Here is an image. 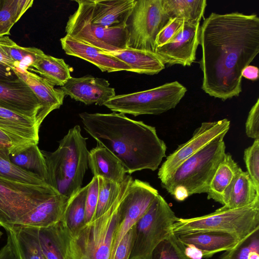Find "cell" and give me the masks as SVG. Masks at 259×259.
I'll use <instances>...</instances> for the list:
<instances>
[{"label": "cell", "instance_id": "6da1fadb", "mask_svg": "<svg viewBox=\"0 0 259 259\" xmlns=\"http://www.w3.org/2000/svg\"><path fill=\"white\" fill-rule=\"evenodd\" d=\"M202 89L223 101L242 92V70L259 53V18L211 13L199 29Z\"/></svg>", "mask_w": 259, "mask_h": 259}, {"label": "cell", "instance_id": "7a4b0ae2", "mask_svg": "<svg viewBox=\"0 0 259 259\" xmlns=\"http://www.w3.org/2000/svg\"><path fill=\"white\" fill-rule=\"evenodd\" d=\"M79 115L87 132L119 159L126 173L154 171L166 157V146L154 126L115 112Z\"/></svg>", "mask_w": 259, "mask_h": 259}, {"label": "cell", "instance_id": "3957f363", "mask_svg": "<svg viewBox=\"0 0 259 259\" xmlns=\"http://www.w3.org/2000/svg\"><path fill=\"white\" fill-rule=\"evenodd\" d=\"M133 180L131 176L126 175L114 202L104 213L85 224L76 235H70L61 222L56 224L66 259H110L119 206Z\"/></svg>", "mask_w": 259, "mask_h": 259}, {"label": "cell", "instance_id": "277c9868", "mask_svg": "<svg viewBox=\"0 0 259 259\" xmlns=\"http://www.w3.org/2000/svg\"><path fill=\"white\" fill-rule=\"evenodd\" d=\"M87 139L76 125L59 142L56 150L42 151L48 174L47 183L68 198L81 188L89 167Z\"/></svg>", "mask_w": 259, "mask_h": 259}, {"label": "cell", "instance_id": "5b68a950", "mask_svg": "<svg viewBox=\"0 0 259 259\" xmlns=\"http://www.w3.org/2000/svg\"><path fill=\"white\" fill-rule=\"evenodd\" d=\"M224 137L215 139L187 159L162 186L178 201L207 193L213 175L225 154Z\"/></svg>", "mask_w": 259, "mask_h": 259}, {"label": "cell", "instance_id": "8992f818", "mask_svg": "<svg viewBox=\"0 0 259 259\" xmlns=\"http://www.w3.org/2000/svg\"><path fill=\"white\" fill-rule=\"evenodd\" d=\"M259 228V198L241 208L222 206L200 217L177 218L171 227L177 235L190 233L213 231L228 234L239 241Z\"/></svg>", "mask_w": 259, "mask_h": 259}, {"label": "cell", "instance_id": "52a82bcc", "mask_svg": "<svg viewBox=\"0 0 259 259\" xmlns=\"http://www.w3.org/2000/svg\"><path fill=\"white\" fill-rule=\"evenodd\" d=\"M177 218L166 200L158 194L133 226L129 259H150L154 248L172 233Z\"/></svg>", "mask_w": 259, "mask_h": 259}, {"label": "cell", "instance_id": "ba28073f", "mask_svg": "<svg viewBox=\"0 0 259 259\" xmlns=\"http://www.w3.org/2000/svg\"><path fill=\"white\" fill-rule=\"evenodd\" d=\"M58 193L47 183L32 184L0 177V226L5 230L18 226L37 205Z\"/></svg>", "mask_w": 259, "mask_h": 259}, {"label": "cell", "instance_id": "9c48e42d", "mask_svg": "<svg viewBox=\"0 0 259 259\" xmlns=\"http://www.w3.org/2000/svg\"><path fill=\"white\" fill-rule=\"evenodd\" d=\"M177 81L133 93L115 95L103 106L113 112L140 115H159L175 108L187 92Z\"/></svg>", "mask_w": 259, "mask_h": 259}, {"label": "cell", "instance_id": "30bf717a", "mask_svg": "<svg viewBox=\"0 0 259 259\" xmlns=\"http://www.w3.org/2000/svg\"><path fill=\"white\" fill-rule=\"evenodd\" d=\"M170 20L161 0H135L125 23L127 47L154 52L157 36Z\"/></svg>", "mask_w": 259, "mask_h": 259}, {"label": "cell", "instance_id": "8fae6325", "mask_svg": "<svg viewBox=\"0 0 259 259\" xmlns=\"http://www.w3.org/2000/svg\"><path fill=\"white\" fill-rule=\"evenodd\" d=\"M75 2L78 7L68 18L65 27L66 35L107 52L127 47L125 26L107 27L92 23L83 0Z\"/></svg>", "mask_w": 259, "mask_h": 259}, {"label": "cell", "instance_id": "7c38bea8", "mask_svg": "<svg viewBox=\"0 0 259 259\" xmlns=\"http://www.w3.org/2000/svg\"><path fill=\"white\" fill-rule=\"evenodd\" d=\"M158 194V191L146 182L136 179L130 183L119 206L110 259L113 258L122 238L146 212Z\"/></svg>", "mask_w": 259, "mask_h": 259}, {"label": "cell", "instance_id": "4fadbf2b", "mask_svg": "<svg viewBox=\"0 0 259 259\" xmlns=\"http://www.w3.org/2000/svg\"><path fill=\"white\" fill-rule=\"evenodd\" d=\"M230 127L227 118L212 122H204L194 132L192 138L181 144L166 157L158 172L161 184L165 182L177 168L187 159L215 139L224 137Z\"/></svg>", "mask_w": 259, "mask_h": 259}, {"label": "cell", "instance_id": "5bb4252c", "mask_svg": "<svg viewBox=\"0 0 259 259\" xmlns=\"http://www.w3.org/2000/svg\"><path fill=\"white\" fill-rule=\"evenodd\" d=\"M199 29L200 23L185 22L178 33L166 44L156 48L154 53L164 65L190 66L196 60Z\"/></svg>", "mask_w": 259, "mask_h": 259}, {"label": "cell", "instance_id": "9a60e30c", "mask_svg": "<svg viewBox=\"0 0 259 259\" xmlns=\"http://www.w3.org/2000/svg\"><path fill=\"white\" fill-rule=\"evenodd\" d=\"M0 107L35 119L41 109L33 92L19 76L14 80H0Z\"/></svg>", "mask_w": 259, "mask_h": 259}, {"label": "cell", "instance_id": "2e32d148", "mask_svg": "<svg viewBox=\"0 0 259 259\" xmlns=\"http://www.w3.org/2000/svg\"><path fill=\"white\" fill-rule=\"evenodd\" d=\"M109 81L91 75L79 77H71L60 88L65 95L86 105L95 104L103 105L115 96V89L110 86Z\"/></svg>", "mask_w": 259, "mask_h": 259}, {"label": "cell", "instance_id": "e0dca14e", "mask_svg": "<svg viewBox=\"0 0 259 259\" xmlns=\"http://www.w3.org/2000/svg\"><path fill=\"white\" fill-rule=\"evenodd\" d=\"M62 49L67 55L87 61L102 72L131 71V68L107 52L78 40L68 35L60 39Z\"/></svg>", "mask_w": 259, "mask_h": 259}, {"label": "cell", "instance_id": "ac0fdd59", "mask_svg": "<svg viewBox=\"0 0 259 259\" xmlns=\"http://www.w3.org/2000/svg\"><path fill=\"white\" fill-rule=\"evenodd\" d=\"M15 71L17 75L30 88L40 104L41 109L35 118L36 124L39 128L48 114L63 104L65 95L60 88H55V85L46 79L35 73L27 70Z\"/></svg>", "mask_w": 259, "mask_h": 259}, {"label": "cell", "instance_id": "d6986e66", "mask_svg": "<svg viewBox=\"0 0 259 259\" xmlns=\"http://www.w3.org/2000/svg\"><path fill=\"white\" fill-rule=\"evenodd\" d=\"M92 23L107 27L125 26L135 0H83Z\"/></svg>", "mask_w": 259, "mask_h": 259}, {"label": "cell", "instance_id": "ffe728a7", "mask_svg": "<svg viewBox=\"0 0 259 259\" xmlns=\"http://www.w3.org/2000/svg\"><path fill=\"white\" fill-rule=\"evenodd\" d=\"M177 236L185 246L197 249L204 258H210L217 253L228 250L239 242L231 235L213 231L190 233Z\"/></svg>", "mask_w": 259, "mask_h": 259}, {"label": "cell", "instance_id": "44dd1931", "mask_svg": "<svg viewBox=\"0 0 259 259\" xmlns=\"http://www.w3.org/2000/svg\"><path fill=\"white\" fill-rule=\"evenodd\" d=\"M69 198L58 193L42 202L22 219L18 226L47 228L62 221Z\"/></svg>", "mask_w": 259, "mask_h": 259}, {"label": "cell", "instance_id": "7402d4cb", "mask_svg": "<svg viewBox=\"0 0 259 259\" xmlns=\"http://www.w3.org/2000/svg\"><path fill=\"white\" fill-rule=\"evenodd\" d=\"M89 166L94 176L117 183L126 175L119 159L106 148L98 145L89 151Z\"/></svg>", "mask_w": 259, "mask_h": 259}, {"label": "cell", "instance_id": "603a6c76", "mask_svg": "<svg viewBox=\"0 0 259 259\" xmlns=\"http://www.w3.org/2000/svg\"><path fill=\"white\" fill-rule=\"evenodd\" d=\"M107 52L127 64L131 69V72L154 75L165 68L160 58L153 52L126 47Z\"/></svg>", "mask_w": 259, "mask_h": 259}, {"label": "cell", "instance_id": "cb8c5ba5", "mask_svg": "<svg viewBox=\"0 0 259 259\" xmlns=\"http://www.w3.org/2000/svg\"><path fill=\"white\" fill-rule=\"evenodd\" d=\"M259 198V190L255 187L246 171L241 170L226 190L223 206L235 209L247 206Z\"/></svg>", "mask_w": 259, "mask_h": 259}, {"label": "cell", "instance_id": "d4e9b609", "mask_svg": "<svg viewBox=\"0 0 259 259\" xmlns=\"http://www.w3.org/2000/svg\"><path fill=\"white\" fill-rule=\"evenodd\" d=\"M26 70L46 79L54 85L62 87L71 77V68L64 59L46 55L44 52L37 56Z\"/></svg>", "mask_w": 259, "mask_h": 259}, {"label": "cell", "instance_id": "484cf974", "mask_svg": "<svg viewBox=\"0 0 259 259\" xmlns=\"http://www.w3.org/2000/svg\"><path fill=\"white\" fill-rule=\"evenodd\" d=\"M241 170L232 155L226 153L209 183L207 199H212L223 205L226 190Z\"/></svg>", "mask_w": 259, "mask_h": 259}, {"label": "cell", "instance_id": "4316f807", "mask_svg": "<svg viewBox=\"0 0 259 259\" xmlns=\"http://www.w3.org/2000/svg\"><path fill=\"white\" fill-rule=\"evenodd\" d=\"M0 128L34 144H38L39 128L34 118L0 107Z\"/></svg>", "mask_w": 259, "mask_h": 259}, {"label": "cell", "instance_id": "83f0119b", "mask_svg": "<svg viewBox=\"0 0 259 259\" xmlns=\"http://www.w3.org/2000/svg\"><path fill=\"white\" fill-rule=\"evenodd\" d=\"M163 10L171 19L178 18L196 24L203 16L205 0H161Z\"/></svg>", "mask_w": 259, "mask_h": 259}, {"label": "cell", "instance_id": "f1b7e54d", "mask_svg": "<svg viewBox=\"0 0 259 259\" xmlns=\"http://www.w3.org/2000/svg\"><path fill=\"white\" fill-rule=\"evenodd\" d=\"M88 184L69 198L60 222L71 236L76 235L85 225V199Z\"/></svg>", "mask_w": 259, "mask_h": 259}, {"label": "cell", "instance_id": "f546056e", "mask_svg": "<svg viewBox=\"0 0 259 259\" xmlns=\"http://www.w3.org/2000/svg\"><path fill=\"white\" fill-rule=\"evenodd\" d=\"M11 162L41 177L46 183L48 178L45 157L37 144H33L17 153L10 154Z\"/></svg>", "mask_w": 259, "mask_h": 259}, {"label": "cell", "instance_id": "4dcf8cb0", "mask_svg": "<svg viewBox=\"0 0 259 259\" xmlns=\"http://www.w3.org/2000/svg\"><path fill=\"white\" fill-rule=\"evenodd\" d=\"M11 229L23 259H46L40 246L39 228L15 226Z\"/></svg>", "mask_w": 259, "mask_h": 259}, {"label": "cell", "instance_id": "1f68e13d", "mask_svg": "<svg viewBox=\"0 0 259 259\" xmlns=\"http://www.w3.org/2000/svg\"><path fill=\"white\" fill-rule=\"evenodd\" d=\"M33 0H0V37L8 36L14 25L32 7Z\"/></svg>", "mask_w": 259, "mask_h": 259}, {"label": "cell", "instance_id": "d6a6232c", "mask_svg": "<svg viewBox=\"0 0 259 259\" xmlns=\"http://www.w3.org/2000/svg\"><path fill=\"white\" fill-rule=\"evenodd\" d=\"M0 47L16 65V69L26 70L35 58L44 52L35 47H23L18 45L8 36L0 37Z\"/></svg>", "mask_w": 259, "mask_h": 259}, {"label": "cell", "instance_id": "836d02e7", "mask_svg": "<svg viewBox=\"0 0 259 259\" xmlns=\"http://www.w3.org/2000/svg\"><path fill=\"white\" fill-rule=\"evenodd\" d=\"M220 259H259V228L224 251Z\"/></svg>", "mask_w": 259, "mask_h": 259}, {"label": "cell", "instance_id": "e575fe53", "mask_svg": "<svg viewBox=\"0 0 259 259\" xmlns=\"http://www.w3.org/2000/svg\"><path fill=\"white\" fill-rule=\"evenodd\" d=\"M185 248L177 235L172 232L154 248L150 259H191L186 255Z\"/></svg>", "mask_w": 259, "mask_h": 259}, {"label": "cell", "instance_id": "d590c367", "mask_svg": "<svg viewBox=\"0 0 259 259\" xmlns=\"http://www.w3.org/2000/svg\"><path fill=\"white\" fill-rule=\"evenodd\" d=\"M98 199L94 219L101 216L114 202L122 187L124 181L117 183L101 177H98Z\"/></svg>", "mask_w": 259, "mask_h": 259}, {"label": "cell", "instance_id": "8d00e7d4", "mask_svg": "<svg viewBox=\"0 0 259 259\" xmlns=\"http://www.w3.org/2000/svg\"><path fill=\"white\" fill-rule=\"evenodd\" d=\"M39 238L42 251L46 259H66L56 225L39 228Z\"/></svg>", "mask_w": 259, "mask_h": 259}, {"label": "cell", "instance_id": "74e56055", "mask_svg": "<svg viewBox=\"0 0 259 259\" xmlns=\"http://www.w3.org/2000/svg\"><path fill=\"white\" fill-rule=\"evenodd\" d=\"M0 177L11 180L32 184L46 182L39 176L16 165L0 155Z\"/></svg>", "mask_w": 259, "mask_h": 259}, {"label": "cell", "instance_id": "f35d334b", "mask_svg": "<svg viewBox=\"0 0 259 259\" xmlns=\"http://www.w3.org/2000/svg\"><path fill=\"white\" fill-rule=\"evenodd\" d=\"M244 160L247 172L257 189L259 190V139L244 151Z\"/></svg>", "mask_w": 259, "mask_h": 259}, {"label": "cell", "instance_id": "ab89813d", "mask_svg": "<svg viewBox=\"0 0 259 259\" xmlns=\"http://www.w3.org/2000/svg\"><path fill=\"white\" fill-rule=\"evenodd\" d=\"M99 179L94 176L88 184V189L85 199V225L94 220L98 199Z\"/></svg>", "mask_w": 259, "mask_h": 259}, {"label": "cell", "instance_id": "60d3db41", "mask_svg": "<svg viewBox=\"0 0 259 259\" xmlns=\"http://www.w3.org/2000/svg\"><path fill=\"white\" fill-rule=\"evenodd\" d=\"M184 22L183 19H171L157 35L155 42L156 48L164 45L171 39L182 28Z\"/></svg>", "mask_w": 259, "mask_h": 259}, {"label": "cell", "instance_id": "b9f144b4", "mask_svg": "<svg viewBox=\"0 0 259 259\" xmlns=\"http://www.w3.org/2000/svg\"><path fill=\"white\" fill-rule=\"evenodd\" d=\"M247 136L253 139H259V98L251 107L245 123Z\"/></svg>", "mask_w": 259, "mask_h": 259}, {"label": "cell", "instance_id": "7bdbcfd3", "mask_svg": "<svg viewBox=\"0 0 259 259\" xmlns=\"http://www.w3.org/2000/svg\"><path fill=\"white\" fill-rule=\"evenodd\" d=\"M6 231L7 234V242L0 250V259H23L13 231L11 229Z\"/></svg>", "mask_w": 259, "mask_h": 259}, {"label": "cell", "instance_id": "ee69618b", "mask_svg": "<svg viewBox=\"0 0 259 259\" xmlns=\"http://www.w3.org/2000/svg\"><path fill=\"white\" fill-rule=\"evenodd\" d=\"M133 233V226L120 241L112 259H129Z\"/></svg>", "mask_w": 259, "mask_h": 259}, {"label": "cell", "instance_id": "f6af8a7d", "mask_svg": "<svg viewBox=\"0 0 259 259\" xmlns=\"http://www.w3.org/2000/svg\"><path fill=\"white\" fill-rule=\"evenodd\" d=\"M0 139L12 144L14 148V152L13 154L21 151L33 144H36L16 136L1 128Z\"/></svg>", "mask_w": 259, "mask_h": 259}, {"label": "cell", "instance_id": "bcb514c9", "mask_svg": "<svg viewBox=\"0 0 259 259\" xmlns=\"http://www.w3.org/2000/svg\"><path fill=\"white\" fill-rule=\"evenodd\" d=\"M18 77L15 70L0 63V80H14Z\"/></svg>", "mask_w": 259, "mask_h": 259}, {"label": "cell", "instance_id": "7dc6e473", "mask_svg": "<svg viewBox=\"0 0 259 259\" xmlns=\"http://www.w3.org/2000/svg\"><path fill=\"white\" fill-rule=\"evenodd\" d=\"M258 68L255 66L249 65L242 71L241 76L246 79L254 81L258 77Z\"/></svg>", "mask_w": 259, "mask_h": 259}, {"label": "cell", "instance_id": "c3c4849f", "mask_svg": "<svg viewBox=\"0 0 259 259\" xmlns=\"http://www.w3.org/2000/svg\"><path fill=\"white\" fill-rule=\"evenodd\" d=\"M14 152L12 144L0 139V155L9 159V155Z\"/></svg>", "mask_w": 259, "mask_h": 259}, {"label": "cell", "instance_id": "681fc988", "mask_svg": "<svg viewBox=\"0 0 259 259\" xmlns=\"http://www.w3.org/2000/svg\"><path fill=\"white\" fill-rule=\"evenodd\" d=\"M0 63L6 65L16 70V65L15 62L9 57L0 47Z\"/></svg>", "mask_w": 259, "mask_h": 259}, {"label": "cell", "instance_id": "f907efd6", "mask_svg": "<svg viewBox=\"0 0 259 259\" xmlns=\"http://www.w3.org/2000/svg\"><path fill=\"white\" fill-rule=\"evenodd\" d=\"M3 235V232L0 230V239L1 238Z\"/></svg>", "mask_w": 259, "mask_h": 259}]
</instances>
